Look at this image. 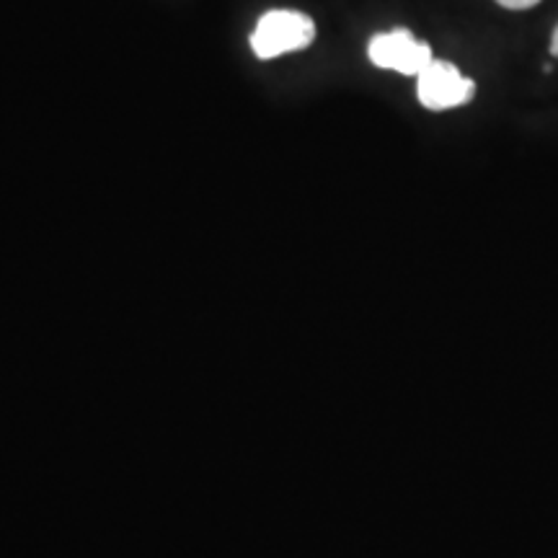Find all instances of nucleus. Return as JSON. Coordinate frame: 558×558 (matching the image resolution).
I'll return each mask as SVG.
<instances>
[{
	"mask_svg": "<svg viewBox=\"0 0 558 558\" xmlns=\"http://www.w3.org/2000/svg\"><path fill=\"white\" fill-rule=\"evenodd\" d=\"M316 39V24L300 11H269L264 13L251 34V50L256 58L271 60L279 54L305 50Z\"/></svg>",
	"mask_w": 558,
	"mask_h": 558,
	"instance_id": "nucleus-1",
	"label": "nucleus"
},
{
	"mask_svg": "<svg viewBox=\"0 0 558 558\" xmlns=\"http://www.w3.org/2000/svg\"><path fill=\"white\" fill-rule=\"evenodd\" d=\"M416 78L418 101L432 111L463 107L476 94V83L465 78L456 65H450L445 60H432Z\"/></svg>",
	"mask_w": 558,
	"mask_h": 558,
	"instance_id": "nucleus-2",
	"label": "nucleus"
},
{
	"mask_svg": "<svg viewBox=\"0 0 558 558\" xmlns=\"http://www.w3.org/2000/svg\"><path fill=\"white\" fill-rule=\"evenodd\" d=\"M373 65L383 70H396L401 75H418L432 60V47L418 41L409 29H393L375 34L367 45Z\"/></svg>",
	"mask_w": 558,
	"mask_h": 558,
	"instance_id": "nucleus-3",
	"label": "nucleus"
},
{
	"mask_svg": "<svg viewBox=\"0 0 558 558\" xmlns=\"http://www.w3.org/2000/svg\"><path fill=\"white\" fill-rule=\"evenodd\" d=\"M501 9H509V11H525V9H533V5H538L541 0H497Z\"/></svg>",
	"mask_w": 558,
	"mask_h": 558,
	"instance_id": "nucleus-4",
	"label": "nucleus"
},
{
	"mask_svg": "<svg viewBox=\"0 0 558 558\" xmlns=\"http://www.w3.org/2000/svg\"><path fill=\"white\" fill-rule=\"evenodd\" d=\"M550 54H554V58H558V26H556V32H554V39H550Z\"/></svg>",
	"mask_w": 558,
	"mask_h": 558,
	"instance_id": "nucleus-5",
	"label": "nucleus"
}]
</instances>
